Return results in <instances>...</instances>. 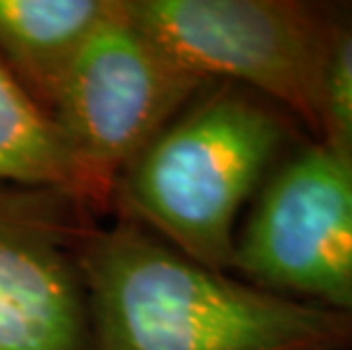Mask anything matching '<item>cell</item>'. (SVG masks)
Here are the masks:
<instances>
[{
	"label": "cell",
	"mask_w": 352,
	"mask_h": 350,
	"mask_svg": "<svg viewBox=\"0 0 352 350\" xmlns=\"http://www.w3.org/2000/svg\"><path fill=\"white\" fill-rule=\"evenodd\" d=\"M0 184L55 189L73 198L69 157L52 118L0 59ZM76 200V198H73Z\"/></svg>",
	"instance_id": "obj_8"
},
{
	"label": "cell",
	"mask_w": 352,
	"mask_h": 350,
	"mask_svg": "<svg viewBox=\"0 0 352 350\" xmlns=\"http://www.w3.org/2000/svg\"><path fill=\"white\" fill-rule=\"evenodd\" d=\"M114 5L116 0H0V59L46 111Z\"/></svg>",
	"instance_id": "obj_7"
},
{
	"label": "cell",
	"mask_w": 352,
	"mask_h": 350,
	"mask_svg": "<svg viewBox=\"0 0 352 350\" xmlns=\"http://www.w3.org/2000/svg\"><path fill=\"white\" fill-rule=\"evenodd\" d=\"M89 226L62 191L0 184V350H91L80 264Z\"/></svg>",
	"instance_id": "obj_6"
},
{
	"label": "cell",
	"mask_w": 352,
	"mask_h": 350,
	"mask_svg": "<svg viewBox=\"0 0 352 350\" xmlns=\"http://www.w3.org/2000/svg\"><path fill=\"white\" fill-rule=\"evenodd\" d=\"M302 135L250 89L209 82L127 166L111 207L193 262L232 271L239 216Z\"/></svg>",
	"instance_id": "obj_2"
},
{
	"label": "cell",
	"mask_w": 352,
	"mask_h": 350,
	"mask_svg": "<svg viewBox=\"0 0 352 350\" xmlns=\"http://www.w3.org/2000/svg\"><path fill=\"white\" fill-rule=\"evenodd\" d=\"M232 271L273 294L352 311V164L307 139L259 189Z\"/></svg>",
	"instance_id": "obj_5"
},
{
	"label": "cell",
	"mask_w": 352,
	"mask_h": 350,
	"mask_svg": "<svg viewBox=\"0 0 352 350\" xmlns=\"http://www.w3.org/2000/svg\"><path fill=\"white\" fill-rule=\"evenodd\" d=\"M329 148L352 164V3H327Z\"/></svg>",
	"instance_id": "obj_9"
},
{
	"label": "cell",
	"mask_w": 352,
	"mask_h": 350,
	"mask_svg": "<svg viewBox=\"0 0 352 350\" xmlns=\"http://www.w3.org/2000/svg\"><path fill=\"white\" fill-rule=\"evenodd\" d=\"M207 85L116 0L48 109L69 157L73 198L89 214L111 210L127 166Z\"/></svg>",
	"instance_id": "obj_4"
},
{
	"label": "cell",
	"mask_w": 352,
	"mask_h": 350,
	"mask_svg": "<svg viewBox=\"0 0 352 350\" xmlns=\"http://www.w3.org/2000/svg\"><path fill=\"white\" fill-rule=\"evenodd\" d=\"M125 7L193 76L250 89L329 148L327 3L125 0Z\"/></svg>",
	"instance_id": "obj_3"
},
{
	"label": "cell",
	"mask_w": 352,
	"mask_h": 350,
	"mask_svg": "<svg viewBox=\"0 0 352 350\" xmlns=\"http://www.w3.org/2000/svg\"><path fill=\"white\" fill-rule=\"evenodd\" d=\"M91 350H352V311L202 266L137 223L89 226Z\"/></svg>",
	"instance_id": "obj_1"
}]
</instances>
